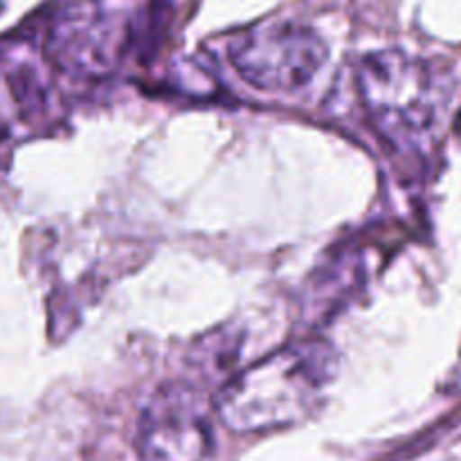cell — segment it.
<instances>
[{
	"label": "cell",
	"mask_w": 461,
	"mask_h": 461,
	"mask_svg": "<svg viewBox=\"0 0 461 461\" xmlns=\"http://www.w3.org/2000/svg\"><path fill=\"white\" fill-rule=\"evenodd\" d=\"M336 376L331 342H291L230 378L214 399L216 417L239 435L293 428L318 412Z\"/></svg>",
	"instance_id": "obj_1"
},
{
	"label": "cell",
	"mask_w": 461,
	"mask_h": 461,
	"mask_svg": "<svg viewBox=\"0 0 461 461\" xmlns=\"http://www.w3.org/2000/svg\"><path fill=\"white\" fill-rule=\"evenodd\" d=\"M358 95L378 133L401 151L421 142L435 124V77L428 63L403 50L363 57Z\"/></svg>",
	"instance_id": "obj_2"
},
{
	"label": "cell",
	"mask_w": 461,
	"mask_h": 461,
	"mask_svg": "<svg viewBox=\"0 0 461 461\" xmlns=\"http://www.w3.org/2000/svg\"><path fill=\"white\" fill-rule=\"evenodd\" d=\"M234 72L268 95H304L329 63L322 36L295 21H266L237 32L228 43Z\"/></svg>",
	"instance_id": "obj_3"
},
{
	"label": "cell",
	"mask_w": 461,
	"mask_h": 461,
	"mask_svg": "<svg viewBox=\"0 0 461 461\" xmlns=\"http://www.w3.org/2000/svg\"><path fill=\"white\" fill-rule=\"evenodd\" d=\"M133 27L104 0H70L50 21L45 52L72 79H104L124 61Z\"/></svg>",
	"instance_id": "obj_4"
},
{
	"label": "cell",
	"mask_w": 461,
	"mask_h": 461,
	"mask_svg": "<svg viewBox=\"0 0 461 461\" xmlns=\"http://www.w3.org/2000/svg\"><path fill=\"white\" fill-rule=\"evenodd\" d=\"M214 403L198 387L171 381L158 387L138 423V455L142 461H214Z\"/></svg>",
	"instance_id": "obj_5"
},
{
	"label": "cell",
	"mask_w": 461,
	"mask_h": 461,
	"mask_svg": "<svg viewBox=\"0 0 461 461\" xmlns=\"http://www.w3.org/2000/svg\"><path fill=\"white\" fill-rule=\"evenodd\" d=\"M0 129H3V126H0Z\"/></svg>",
	"instance_id": "obj_6"
}]
</instances>
